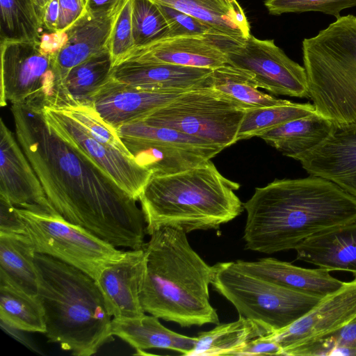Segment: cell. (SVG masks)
Wrapping results in <instances>:
<instances>
[{"instance_id": "1", "label": "cell", "mask_w": 356, "mask_h": 356, "mask_svg": "<svg viewBox=\"0 0 356 356\" xmlns=\"http://www.w3.org/2000/svg\"><path fill=\"white\" fill-rule=\"evenodd\" d=\"M10 110L18 143L56 212L115 248L143 249L146 222L138 200L51 133L42 111Z\"/></svg>"}, {"instance_id": "2", "label": "cell", "mask_w": 356, "mask_h": 356, "mask_svg": "<svg viewBox=\"0 0 356 356\" xmlns=\"http://www.w3.org/2000/svg\"><path fill=\"white\" fill-rule=\"evenodd\" d=\"M243 207L245 247L265 254L295 249L314 234L356 221V197L314 175L275 179L256 188Z\"/></svg>"}, {"instance_id": "3", "label": "cell", "mask_w": 356, "mask_h": 356, "mask_svg": "<svg viewBox=\"0 0 356 356\" xmlns=\"http://www.w3.org/2000/svg\"><path fill=\"white\" fill-rule=\"evenodd\" d=\"M149 235L140 293L145 312L181 327L218 325L209 291L213 266L191 248L182 230L162 227Z\"/></svg>"}, {"instance_id": "4", "label": "cell", "mask_w": 356, "mask_h": 356, "mask_svg": "<svg viewBox=\"0 0 356 356\" xmlns=\"http://www.w3.org/2000/svg\"><path fill=\"white\" fill-rule=\"evenodd\" d=\"M35 264L49 342L73 355L90 356L113 340V317L93 277L42 253H35Z\"/></svg>"}, {"instance_id": "5", "label": "cell", "mask_w": 356, "mask_h": 356, "mask_svg": "<svg viewBox=\"0 0 356 356\" xmlns=\"http://www.w3.org/2000/svg\"><path fill=\"white\" fill-rule=\"evenodd\" d=\"M239 187L210 159L178 173L151 175L138 198L146 233L162 227L186 234L218 229L243 211V204L234 193Z\"/></svg>"}, {"instance_id": "6", "label": "cell", "mask_w": 356, "mask_h": 356, "mask_svg": "<svg viewBox=\"0 0 356 356\" xmlns=\"http://www.w3.org/2000/svg\"><path fill=\"white\" fill-rule=\"evenodd\" d=\"M315 111L337 128L356 124V16H341L302 42Z\"/></svg>"}, {"instance_id": "7", "label": "cell", "mask_w": 356, "mask_h": 356, "mask_svg": "<svg viewBox=\"0 0 356 356\" xmlns=\"http://www.w3.org/2000/svg\"><path fill=\"white\" fill-rule=\"evenodd\" d=\"M211 284L234 306L240 316L257 322L270 333L290 325L322 298L248 273L235 261L213 266Z\"/></svg>"}, {"instance_id": "8", "label": "cell", "mask_w": 356, "mask_h": 356, "mask_svg": "<svg viewBox=\"0 0 356 356\" xmlns=\"http://www.w3.org/2000/svg\"><path fill=\"white\" fill-rule=\"evenodd\" d=\"M56 54L38 41L1 40L0 105L10 102L34 111L67 106Z\"/></svg>"}, {"instance_id": "9", "label": "cell", "mask_w": 356, "mask_h": 356, "mask_svg": "<svg viewBox=\"0 0 356 356\" xmlns=\"http://www.w3.org/2000/svg\"><path fill=\"white\" fill-rule=\"evenodd\" d=\"M248 108H250L205 86L180 94L138 120L179 131L223 149L236 143L238 131Z\"/></svg>"}, {"instance_id": "10", "label": "cell", "mask_w": 356, "mask_h": 356, "mask_svg": "<svg viewBox=\"0 0 356 356\" xmlns=\"http://www.w3.org/2000/svg\"><path fill=\"white\" fill-rule=\"evenodd\" d=\"M35 251L55 257L86 273L95 280L108 263L124 251L60 216L33 213L17 208Z\"/></svg>"}, {"instance_id": "11", "label": "cell", "mask_w": 356, "mask_h": 356, "mask_svg": "<svg viewBox=\"0 0 356 356\" xmlns=\"http://www.w3.org/2000/svg\"><path fill=\"white\" fill-rule=\"evenodd\" d=\"M49 130L138 200L152 172L135 159L95 139L60 108L42 110Z\"/></svg>"}, {"instance_id": "12", "label": "cell", "mask_w": 356, "mask_h": 356, "mask_svg": "<svg viewBox=\"0 0 356 356\" xmlns=\"http://www.w3.org/2000/svg\"><path fill=\"white\" fill-rule=\"evenodd\" d=\"M227 63L249 72L259 88L271 93L309 97L304 67L291 60L273 40L250 35L241 44L225 46Z\"/></svg>"}, {"instance_id": "13", "label": "cell", "mask_w": 356, "mask_h": 356, "mask_svg": "<svg viewBox=\"0 0 356 356\" xmlns=\"http://www.w3.org/2000/svg\"><path fill=\"white\" fill-rule=\"evenodd\" d=\"M0 195L19 209L40 214L59 215L49 202L16 136L2 118L0 120Z\"/></svg>"}, {"instance_id": "14", "label": "cell", "mask_w": 356, "mask_h": 356, "mask_svg": "<svg viewBox=\"0 0 356 356\" xmlns=\"http://www.w3.org/2000/svg\"><path fill=\"white\" fill-rule=\"evenodd\" d=\"M322 298L300 318L279 331L266 334L284 350L335 331L356 318V277Z\"/></svg>"}, {"instance_id": "15", "label": "cell", "mask_w": 356, "mask_h": 356, "mask_svg": "<svg viewBox=\"0 0 356 356\" xmlns=\"http://www.w3.org/2000/svg\"><path fill=\"white\" fill-rule=\"evenodd\" d=\"M225 46L210 37H169L134 49L119 63L134 61L214 70L228 64Z\"/></svg>"}, {"instance_id": "16", "label": "cell", "mask_w": 356, "mask_h": 356, "mask_svg": "<svg viewBox=\"0 0 356 356\" xmlns=\"http://www.w3.org/2000/svg\"><path fill=\"white\" fill-rule=\"evenodd\" d=\"M293 159L310 175L328 179L356 197V124L335 127L320 145Z\"/></svg>"}, {"instance_id": "17", "label": "cell", "mask_w": 356, "mask_h": 356, "mask_svg": "<svg viewBox=\"0 0 356 356\" xmlns=\"http://www.w3.org/2000/svg\"><path fill=\"white\" fill-rule=\"evenodd\" d=\"M144 263L143 249L130 250L102 269L96 281L113 318L145 314L140 300Z\"/></svg>"}, {"instance_id": "18", "label": "cell", "mask_w": 356, "mask_h": 356, "mask_svg": "<svg viewBox=\"0 0 356 356\" xmlns=\"http://www.w3.org/2000/svg\"><path fill=\"white\" fill-rule=\"evenodd\" d=\"M180 94L134 88L110 74L94 95L91 106L104 121L117 129L147 116Z\"/></svg>"}, {"instance_id": "19", "label": "cell", "mask_w": 356, "mask_h": 356, "mask_svg": "<svg viewBox=\"0 0 356 356\" xmlns=\"http://www.w3.org/2000/svg\"><path fill=\"white\" fill-rule=\"evenodd\" d=\"M212 72L208 68L124 61L113 67L111 76L136 88L183 93L210 86Z\"/></svg>"}, {"instance_id": "20", "label": "cell", "mask_w": 356, "mask_h": 356, "mask_svg": "<svg viewBox=\"0 0 356 356\" xmlns=\"http://www.w3.org/2000/svg\"><path fill=\"white\" fill-rule=\"evenodd\" d=\"M294 250L299 260L329 272L344 270L356 277V221L314 234Z\"/></svg>"}, {"instance_id": "21", "label": "cell", "mask_w": 356, "mask_h": 356, "mask_svg": "<svg viewBox=\"0 0 356 356\" xmlns=\"http://www.w3.org/2000/svg\"><path fill=\"white\" fill-rule=\"evenodd\" d=\"M191 15L210 26L225 45L243 43L250 26L237 0H152Z\"/></svg>"}, {"instance_id": "22", "label": "cell", "mask_w": 356, "mask_h": 356, "mask_svg": "<svg viewBox=\"0 0 356 356\" xmlns=\"http://www.w3.org/2000/svg\"><path fill=\"white\" fill-rule=\"evenodd\" d=\"M241 269L300 292L323 298L341 288L344 282L318 268H304L275 258H262L254 261L237 260Z\"/></svg>"}, {"instance_id": "23", "label": "cell", "mask_w": 356, "mask_h": 356, "mask_svg": "<svg viewBox=\"0 0 356 356\" xmlns=\"http://www.w3.org/2000/svg\"><path fill=\"white\" fill-rule=\"evenodd\" d=\"M119 8L103 16L87 13L65 31L67 40L56 54L57 67L63 81L72 68L108 49L112 26Z\"/></svg>"}, {"instance_id": "24", "label": "cell", "mask_w": 356, "mask_h": 356, "mask_svg": "<svg viewBox=\"0 0 356 356\" xmlns=\"http://www.w3.org/2000/svg\"><path fill=\"white\" fill-rule=\"evenodd\" d=\"M111 330L134 348L138 353L151 348L168 349L188 356L195 348L197 337L175 332L163 326L159 318L143 315L136 318H113Z\"/></svg>"}, {"instance_id": "25", "label": "cell", "mask_w": 356, "mask_h": 356, "mask_svg": "<svg viewBox=\"0 0 356 356\" xmlns=\"http://www.w3.org/2000/svg\"><path fill=\"white\" fill-rule=\"evenodd\" d=\"M335 126L316 111L273 128L259 137L291 158L307 152L323 142Z\"/></svg>"}, {"instance_id": "26", "label": "cell", "mask_w": 356, "mask_h": 356, "mask_svg": "<svg viewBox=\"0 0 356 356\" xmlns=\"http://www.w3.org/2000/svg\"><path fill=\"white\" fill-rule=\"evenodd\" d=\"M35 253L28 235L0 233V279L38 296Z\"/></svg>"}, {"instance_id": "27", "label": "cell", "mask_w": 356, "mask_h": 356, "mask_svg": "<svg viewBox=\"0 0 356 356\" xmlns=\"http://www.w3.org/2000/svg\"><path fill=\"white\" fill-rule=\"evenodd\" d=\"M270 332L257 322L239 315L237 321L200 332L188 356L233 355L250 341Z\"/></svg>"}, {"instance_id": "28", "label": "cell", "mask_w": 356, "mask_h": 356, "mask_svg": "<svg viewBox=\"0 0 356 356\" xmlns=\"http://www.w3.org/2000/svg\"><path fill=\"white\" fill-rule=\"evenodd\" d=\"M112 68L108 49L72 68L63 80L67 106H91L94 95L109 78Z\"/></svg>"}, {"instance_id": "29", "label": "cell", "mask_w": 356, "mask_h": 356, "mask_svg": "<svg viewBox=\"0 0 356 356\" xmlns=\"http://www.w3.org/2000/svg\"><path fill=\"white\" fill-rule=\"evenodd\" d=\"M1 323L21 331L44 334V312L38 296H32L0 279Z\"/></svg>"}, {"instance_id": "30", "label": "cell", "mask_w": 356, "mask_h": 356, "mask_svg": "<svg viewBox=\"0 0 356 356\" xmlns=\"http://www.w3.org/2000/svg\"><path fill=\"white\" fill-rule=\"evenodd\" d=\"M210 87L249 108L280 106L290 102L260 91L249 72L229 64L213 70Z\"/></svg>"}, {"instance_id": "31", "label": "cell", "mask_w": 356, "mask_h": 356, "mask_svg": "<svg viewBox=\"0 0 356 356\" xmlns=\"http://www.w3.org/2000/svg\"><path fill=\"white\" fill-rule=\"evenodd\" d=\"M1 40L38 41L44 29L35 0H0Z\"/></svg>"}, {"instance_id": "32", "label": "cell", "mask_w": 356, "mask_h": 356, "mask_svg": "<svg viewBox=\"0 0 356 356\" xmlns=\"http://www.w3.org/2000/svg\"><path fill=\"white\" fill-rule=\"evenodd\" d=\"M314 112L313 104L291 102L280 106L248 108L238 129L236 142L259 137L273 128Z\"/></svg>"}, {"instance_id": "33", "label": "cell", "mask_w": 356, "mask_h": 356, "mask_svg": "<svg viewBox=\"0 0 356 356\" xmlns=\"http://www.w3.org/2000/svg\"><path fill=\"white\" fill-rule=\"evenodd\" d=\"M131 22L135 48L170 37L166 17L152 0H132Z\"/></svg>"}, {"instance_id": "34", "label": "cell", "mask_w": 356, "mask_h": 356, "mask_svg": "<svg viewBox=\"0 0 356 356\" xmlns=\"http://www.w3.org/2000/svg\"><path fill=\"white\" fill-rule=\"evenodd\" d=\"M283 355L356 356V318L326 335L284 350Z\"/></svg>"}, {"instance_id": "35", "label": "cell", "mask_w": 356, "mask_h": 356, "mask_svg": "<svg viewBox=\"0 0 356 356\" xmlns=\"http://www.w3.org/2000/svg\"><path fill=\"white\" fill-rule=\"evenodd\" d=\"M60 108L95 139L134 159L120 140L116 129L104 121L92 106L77 105Z\"/></svg>"}, {"instance_id": "36", "label": "cell", "mask_w": 356, "mask_h": 356, "mask_svg": "<svg viewBox=\"0 0 356 356\" xmlns=\"http://www.w3.org/2000/svg\"><path fill=\"white\" fill-rule=\"evenodd\" d=\"M264 6L273 15L320 12L337 19L343 10L356 7V0H266Z\"/></svg>"}, {"instance_id": "37", "label": "cell", "mask_w": 356, "mask_h": 356, "mask_svg": "<svg viewBox=\"0 0 356 356\" xmlns=\"http://www.w3.org/2000/svg\"><path fill=\"white\" fill-rule=\"evenodd\" d=\"M131 10L132 0H124L112 26L108 47L113 67L118 64L135 48Z\"/></svg>"}, {"instance_id": "38", "label": "cell", "mask_w": 356, "mask_h": 356, "mask_svg": "<svg viewBox=\"0 0 356 356\" xmlns=\"http://www.w3.org/2000/svg\"><path fill=\"white\" fill-rule=\"evenodd\" d=\"M156 4L170 24V37L202 36L217 40L212 29L200 19L175 8Z\"/></svg>"}, {"instance_id": "39", "label": "cell", "mask_w": 356, "mask_h": 356, "mask_svg": "<svg viewBox=\"0 0 356 356\" xmlns=\"http://www.w3.org/2000/svg\"><path fill=\"white\" fill-rule=\"evenodd\" d=\"M0 233L27 235L24 222L17 207L0 195Z\"/></svg>"}, {"instance_id": "40", "label": "cell", "mask_w": 356, "mask_h": 356, "mask_svg": "<svg viewBox=\"0 0 356 356\" xmlns=\"http://www.w3.org/2000/svg\"><path fill=\"white\" fill-rule=\"evenodd\" d=\"M87 13L86 0H59L56 31H65Z\"/></svg>"}, {"instance_id": "41", "label": "cell", "mask_w": 356, "mask_h": 356, "mask_svg": "<svg viewBox=\"0 0 356 356\" xmlns=\"http://www.w3.org/2000/svg\"><path fill=\"white\" fill-rule=\"evenodd\" d=\"M283 355V348L275 340L264 335L248 342L234 356Z\"/></svg>"}, {"instance_id": "42", "label": "cell", "mask_w": 356, "mask_h": 356, "mask_svg": "<svg viewBox=\"0 0 356 356\" xmlns=\"http://www.w3.org/2000/svg\"><path fill=\"white\" fill-rule=\"evenodd\" d=\"M44 29L56 32L59 16V0H47L40 8Z\"/></svg>"}, {"instance_id": "43", "label": "cell", "mask_w": 356, "mask_h": 356, "mask_svg": "<svg viewBox=\"0 0 356 356\" xmlns=\"http://www.w3.org/2000/svg\"><path fill=\"white\" fill-rule=\"evenodd\" d=\"M67 40L66 31L43 33L40 39V44L47 52L57 54L64 46Z\"/></svg>"}, {"instance_id": "44", "label": "cell", "mask_w": 356, "mask_h": 356, "mask_svg": "<svg viewBox=\"0 0 356 356\" xmlns=\"http://www.w3.org/2000/svg\"><path fill=\"white\" fill-rule=\"evenodd\" d=\"M124 0H86L88 13L103 16L116 11Z\"/></svg>"}, {"instance_id": "45", "label": "cell", "mask_w": 356, "mask_h": 356, "mask_svg": "<svg viewBox=\"0 0 356 356\" xmlns=\"http://www.w3.org/2000/svg\"><path fill=\"white\" fill-rule=\"evenodd\" d=\"M37 4L39 6L40 9L44 5L47 0H35Z\"/></svg>"}]
</instances>
